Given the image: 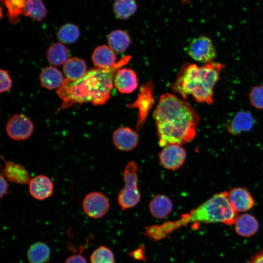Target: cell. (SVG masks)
Here are the masks:
<instances>
[{"instance_id": "obj_33", "label": "cell", "mask_w": 263, "mask_h": 263, "mask_svg": "<svg viewBox=\"0 0 263 263\" xmlns=\"http://www.w3.org/2000/svg\"><path fill=\"white\" fill-rule=\"evenodd\" d=\"M248 263H263V250L255 254Z\"/></svg>"}, {"instance_id": "obj_27", "label": "cell", "mask_w": 263, "mask_h": 263, "mask_svg": "<svg viewBox=\"0 0 263 263\" xmlns=\"http://www.w3.org/2000/svg\"><path fill=\"white\" fill-rule=\"evenodd\" d=\"M57 38L64 43H72L76 41L79 37V30L77 26L67 23L62 26L56 34Z\"/></svg>"}, {"instance_id": "obj_12", "label": "cell", "mask_w": 263, "mask_h": 263, "mask_svg": "<svg viewBox=\"0 0 263 263\" xmlns=\"http://www.w3.org/2000/svg\"><path fill=\"white\" fill-rule=\"evenodd\" d=\"M227 199L231 207L238 213L247 211L255 205L251 193L244 187H235L227 191Z\"/></svg>"}, {"instance_id": "obj_1", "label": "cell", "mask_w": 263, "mask_h": 263, "mask_svg": "<svg viewBox=\"0 0 263 263\" xmlns=\"http://www.w3.org/2000/svg\"><path fill=\"white\" fill-rule=\"evenodd\" d=\"M158 143L182 145L196 136L200 117L192 106L173 94H162L153 112Z\"/></svg>"}, {"instance_id": "obj_26", "label": "cell", "mask_w": 263, "mask_h": 263, "mask_svg": "<svg viewBox=\"0 0 263 263\" xmlns=\"http://www.w3.org/2000/svg\"><path fill=\"white\" fill-rule=\"evenodd\" d=\"M137 8L135 0H115L113 5V11L116 16L122 19H126L132 16Z\"/></svg>"}, {"instance_id": "obj_9", "label": "cell", "mask_w": 263, "mask_h": 263, "mask_svg": "<svg viewBox=\"0 0 263 263\" xmlns=\"http://www.w3.org/2000/svg\"><path fill=\"white\" fill-rule=\"evenodd\" d=\"M5 129L8 136L12 139L23 141L32 135L34 132V124L27 116L16 114L8 120Z\"/></svg>"}, {"instance_id": "obj_25", "label": "cell", "mask_w": 263, "mask_h": 263, "mask_svg": "<svg viewBox=\"0 0 263 263\" xmlns=\"http://www.w3.org/2000/svg\"><path fill=\"white\" fill-rule=\"evenodd\" d=\"M68 52L66 47L60 43L53 44L47 52V58L52 64L56 66L65 64L68 59Z\"/></svg>"}, {"instance_id": "obj_7", "label": "cell", "mask_w": 263, "mask_h": 263, "mask_svg": "<svg viewBox=\"0 0 263 263\" xmlns=\"http://www.w3.org/2000/svg\"><path fill=\"white\" fill-rule=\"evenodd\" d=\"M153 85L149 81L141 86L136 99L128 104V108H137L138 111L136 127L139 131L143 126L147 116L154 103Z\"/></svg>"}, {"instance_id": "obj_5", "label": "cell", "mask_w": 263, "mask_h": 263, "mask_svg": "<svg viewBox=\"0 0 263 263\" xmlns=\"http://www.w3.org/2000/svg\"><path fill=\"white\" fill-rule=\"evenodd\" d=\"M6 7L7 16L13 24L17 23L20 16L29 17L41 21L46 16L47 11L43 0H1Z\"/></svg>"}, {"instance_id": "obj_21", "label": "cell", "mask_w": 263, "mask_h": 263, "mask_svg": "<svg viewBox=\"0 0 263 263\" xmlns=\"http://www.w3.org/2000/svg\"><path fill=\"white\" fill-rule=\"evenodd\" d=\"M39 79L41 86L48 89L59 88L64 81L61 73L52 66L46 67L42 70Z\"/></svg>"}, {"instance_id": "obj_28", "label": "cell", "mask_w": 263, "mask_h": 263, "mask_svg": "<svg viewBox=\"0 0 263 263\" xmlns=\"http://www.w3.org/2000/svg\"><path fill=\"white\" fill-rule=\"evenodd\" d=\"M90 259L91 263H115L113 252L104 245L95 249L91 254Z\"/></svg>"}, {"instance_id": "obj_15", "label": "cell", "mask_w": 263, "mask_h": 263, "mask_svg": "<svg viewBox=\"0 0 263 263\" xmlns=\"http://www.w3.org/2000/svg\"><path fill=\"white\" fill-rule=\"evenodd\" d=\"M114 84L120 93H131L137 87V75L130 68H120L117 71L114 76Z\"/></svg>"}, {"instance_id": "obj_2", "label": "cell", "mask_w": 263, "mask_h": 263, "mask_svg": "<svg viewBox=\"0 0 263 263\" xmlns=\"http://www.w3.org/2000/svg\"><path fill=\"white\" fill-rule=\"evenodd\" d=\"M131 59V56H126L109 68L91 69L78 80L65 79L57 90L63 100L61 109L75 103L90 102L94 105H100L106 103L111 96L115 74Z\"/></svg>"}, {"instance_id": "obj_22", "label": "cell", "mask_w": 263, "mask_h": 263, "mask_svg": "<svg viewBox=\"0 0 263 263\" xmlns=\"http://www.w3.org/2000/svg\"><path fill=\"white\" fill-rule=\"evenodd\" d=\"M27 257L30 263H47L51 258V249L45 243L37 242L29 247Z\"/></svg>"}, {"instance_id": "obj_23", "label": "cell", "mask_w": 263, "mask_h": 263, "mask_svg": "<svg viewBox=\"0 0 263 263\" xmlns=\"http://www.w3.org/2000/svg\"><path fill=\"white\" fill-rule=\"evenodd\" d=\"M85 61L78 57L69 58L63 66V72L68 78L73 80L82 78L87 73Z\"/></svg>"}, {"instance_id": "obj_19", "label": "cell", "mask_w": 263, "mask_h": 263, "mask_svg": "<svg viewBox=\"0 0 263 263\" xmlns=\"http://www.w3.org/2000/svg\"><path fill=\"white\" fill-rule=\"evenodd\" d=\"M149 207L153 217L163 219L172 211L173 204L168 196L163 194H157L150 201Z\"/></svg>"}, {"instance_id": "obj_16", "label": "cell", "mask_w": 263, "mask_h": 263, "mask_svg": "<svg viewBox=\"0 0 263 263\" xmlns=\"http://www.w3.org/2000/svg\"><path fill=\"white\" fill-rule=\"evenodd\" d=\"M255 120L250 112L240 111L226 125L227 131L231 134L238 135L243 132L250 131L253 127Z\"/></svg>"}, {"instance_id": "obj_29", "label": "cell", "mask_w": 263, "mask_h": 263, "mask_svg": "<svg viewBox=\"0 0 263 263\" xmlns=\"http://www.w3.org/2000/svg\"><path fill=\"white\" fill-rule=\"evenodd\" d=\"M249 97L250 102L254 107L263 109V85L253 87L250 91Z\"/></svg>"}, {"instance_id": "obj_18", "label": "cell", "mask_w": 263, "mask_h": 263, "mask_svg": "<svg viewBox=\"0 0 263 263\" xmlns=\"http://www.w3.org/2000/svg\"><path fill=\"white\" fill-rule=\"evenodd\" d=\"M3 172L4 176L13 183L25 185L29 184L30 181L26 169L23 166L13 162L5 161Z\"/></svg>"}, {"instance_id": "obj_6", "label": "cell", "mask_w": 263, "mask_h": 263, "mask_svg": "<svg viewBox=\"0 0 263 263\" xmlns=\"http://www.w3.org/2000/svg\"><path fill=\"white\" fill-rule=\"evenodd\" d=\"M138 167L134 161L127 164L123 173L124 186L117 196V201L123 210L131 208L137 205L141 195L138 187Z\"/></svg>"}, {"instance_id": "obj_31", "label": "cell", "mask_w": 263, "mask_h": 263, "mask_svg": "<svg viewBox=\"0 0 263 263\" xmlns=\"http://www.w3.org/2000/svg\"><path fill=\"white\" fill-rule=\"evenodd\" d=\"M64 263H88V262L83 255L75 254L67 257Z\"/></svg>"}, {"instance_id": "obj_13", "label": "cell", "mask_w": 263, "mask_h": 263, "mask_svg": "<svg viewBox=\"0 0 263 263\" xmlns=\"http://www.w3.org/2000/svg\"><path fill=\"white\" fill-rule=\"evenodd\" d=\"M112 139L114 146L121 151H129L137 145L139 136L137 133L128 127H119L113 133Z\"/></svg>"}, {"instance_id": "obj_3", "label": "cell", "mask_w": 263, "mask_h": 263, "mask_svg": "<svg viewBox=\"0 0 263 263\" xmlns=\"http://www.w3.org/2000/svg\"><path fill=\"white\" fill-rule=\"evenodd\" d=\"M238 215L228 202L227 191H224L214 194L176 220L145 227L143 234L149 239L157 242L189 224L221 223L231 225L234 224Z\"/></svg>"}, {"instance_id": "obj_32", "label": "cell", "mask_w": 263, "mask_h": 263, "mask_svg": "<svg viewBox=\"0 0 263 263\" xmlns=\"http://www.w3.org/2000/svg\"><path fill=\"white\" fill-rule=\"evenodd\" d=\"M0 197L2 198L4 195L8 193V185L6 178L2 174H0Z\"/></svg>"}, {"instance_id": "obj_17", "label": "cell", "mask_w": 263, "mask_h": 263, "mask_svg": "<svg viewBox=\"0 0 263 263\" xmlns=\"http://www.w3.org/2000/svg\"><path fill=\"white\" fill-rule=\"evenodd\" d=\"M234 225L235 232L239 236L244 237H249L255 235L259 227L257 219L248 213L238 215Z\"/></svg>"}, {"instance_id": "obj_20", "label": "cell", "mask_w": 263, "mask_h": 263, "mask_svg": "<svg viewBox=\"0 0 263 263\" xmlns=\"http://www.w3.org/2000/svg\"><path fill=\"white\" fill-rule=\"evenodd\" d=\"M92 58L94 64L101 69L109 68L116 63L114 52L105 45L97 47L94 51Z\"/></svg>"}, {"instance_id": "obj_8", "label": "cell", "mask_w": 263, "mask_h": 263, "mask_svg": "<svg viewBox=\"0 0 263 263\" xmlns=\"http://www.w3.org/2000/svg\"><path fill=\"white\" fill-rule=\"evenodd\" d=\"M187 53L193 59L205 64L213 61L216 56L212 40L206 36L193 38L187 47Z\"/></svg>"}, {"instance_id": "obj_34", "label": "cell", "mask_w": 263, "mask_h": 263, "mask_svg": "<svg viewBox=\"0 0 263 263\" xmlns=\"http://www.w3.org/2000/svg\"><path fill=\"white\" fill-rule=\"evenodd\" d=\"M132 257L136 259H144L143 250L141 248L138 249L133 252Z\"/></svg>"}, {"instance_id": "obj_14", "label": "cell", "mask_w": 263, "mask_h": 263, "mask_svg": "<svg viewBox=\"0 0 263 263\" xmlns=\"http://www.w3.org/2000/svg\"><path fill=\"white\" fill-rule=\"evenodd\" d=\"M54 188V184L50 178L42 174L34 177L29 183V193L37 200H44L51 196Z\"/></svg>"}, {"instance_id": "obj_30", "label": "cell", "mask_w": 263, "mask_h": 263, "mask_svg": "<svg viewBox=\"0 0 263 263\" xmlns=\"http://www.w3.org/2000/svg\"><path fill=\"white\" fill-rule=\"evenodd\" d=\"M12 86V81L7 71L0 70V93L8 91Z\"/></svg>"}, {"instance_id": "obj_24", "label": "cell", "mask_w": 263, "mask_h": 263, "mask_svg": "<svg viewBox=\"0 0 263 263\" xmlns=\"http://www.w3.org/2000/svg\"><path fill=\"white\" fill-rule=\"evenodd\" d=\"M108 42L109 47L118 53L125 52L130 46L131 40L129 35L121 30H115L108 35Z\"/></svg>"}, {"instance_id": "obj_4", "label": "cell", "mask_w": 263, "mask_h": 263, "mask_svg": "<svg viewBox=\"0 0 263 263\" xmlns=\"http://www.w3.org/2000/svg\"><path fill=\"white\" fill-rule=\"evenodd\" d=\"M225 67L224 64L214 61L201 66L185 63L180 68L171 88L185 100L190 95L197 102L212 104L213 88Z\"/></svg>"}, {"instance_id": "obj_11", "label": "cell", "mask_w": 263, "mask_h": 263, "mask_svg": "<svg viewBox=\"0 0 263 263\" xmlns=\"http://www.w3.org/2000/svg\"><path fill=\"white\" fill-rule=\"evenodd\" d=\"M187 157L185 149L178 144H170L163 147L159 154L161 164L166 169L176 170L184 164Z\"/></svg>"}, {"instance_id": "obj_10", "label": "cell", "mask_w": 263, "mask_h": 263, "mask_svg": "<svg viewBox=\"0 0 263 263\" xmlns=\"http://www.w3.org/2000/svg\"><path fill=\"white\" fill-rule=\"evenodd\" d=\"M82 208L88 217L99 219L108 212L110 204L109 199L103 193L93 191L87 194L83 200Z\"/></svg>"}]
</instances>
